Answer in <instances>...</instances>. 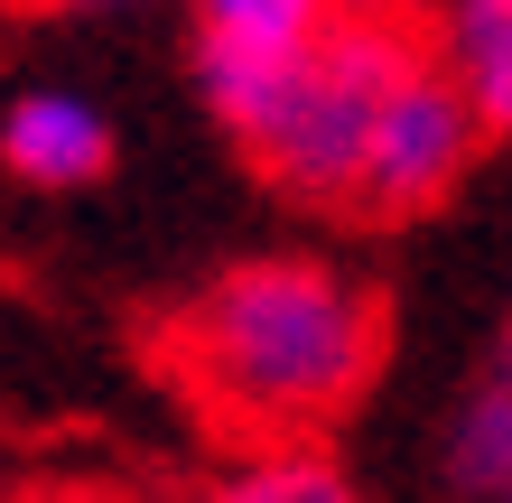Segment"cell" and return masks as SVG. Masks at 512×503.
<instances>
[{
  "instance_id": "6da1fadb",
  "label": "cell",
  "mask_w": 512,
  "mask_h": 503,
  "mask_svg": "<svg viewBox=\"0 0 512 503\" xmlns=\"http://www.w3.org/2000/svg\"><path fill=\"white\" fill-rule=\"evenodd\" d=\"M149 364L187 392L215 448L289 457L317 429H336L382 373V299L345 289L336 271H308V261L233 271L177 317H159Z\"/></svg>"
},
{
  "instance_id": "7a4b0ae2",
  "label": "cell",
  "mask_w": 512,
  "mask_h": 503,
  "mask_svg": "<svg viewBox=\"0 0 512 503\" xmlns=\"http://www.w3.org/2000/svg\"><path fill=\"white\" fill-rule=\"evenodd\" d=\"M429 56H438V19L419 10V0H354L317 47H298L280 66L261 122L243 131L252 168L289 205L345 215L354 187H364V159H373V131H382L391 94H401Z\"/></svg>"
},
{
  "instance_id": "3957f363",
  "label": "cell",
  "mask_w": 512,
  "mask_h": 503,
  "mask_svg": "<svg viewBox=\"0 0 512 503\" xmlns=\"http://www.w3.org/2000/svg\"><path fill=\"white\" fill-rule=\"evenodd\" d=\"M475 140H485V112H475L466 75L447 66V56H429V66H419L401 94H391L382 131H373V159H364V187H354L345 215L373 224V233L419 224V215H429V205L466 177Z\"/></svg>"
},
{
  "instance_id": "277c9868",
  "label": "cell",
  "mask_w": 512,
  "mask_h": 503,
  "mask_svg": "<svg viewBox=\"0 0 512 503\" xmlns=\"http://www.w3.org/2000/svg\"><path fill=\"white\" fill-rule=\"evenodd\" d=\"M0 159H10L19 177H38V187H75V177H103V168H112V140H103V122H94L84 103L38 94V103L10 112Z\"/></svg>"
},
{
  "instance_id": "5b68a950",
  "label": "cell",
  "mask_w": 512,
  "mask_h": 503,
  "mask_svg": "<svg viewBox=\"0 0 512 503\" xmlns=\"http://www.w3.org/2000/svg\"><path fill=\"white\" fill-rule=\"evenodd\" d=\"M354 0H205V56H298Z\"/></svg>"
},
{
  "instance_id": "8992f818",
  "label": "cell",
  "mask_w": 512,
  "mask_h": 503,
  "mask_svg": "<svg viewBox=\"0 0 512 503\" xmlns=\"http://www.w3.org/2000/svg\"><path fill=\"white\" fill-rule=\"evenodd\" d=\"M447 56H457L466 94H475V112H485V140L512 131V0H457Z\"/></svg>"
},
{
  "instance_id": "52a82bcc",
  "label": "cell",
  "mask_w": 512,
  "mask_h": 503,
  "mask_svg": "<svg viewBox=\"0 0 512 503\" xmlns=\"http://www.w3.org/2000/svg\"><path fill=\"white\" fill-rule=\"evenodd\" d=\"M457 494H512V382H494V401H475L457 438Z\"/></svg>"
},
{
  "instance_id": "ba28073f",
  "label": "cell",
  "mask_w": 512,
  "mask_h": 503,
  "mask_svg": "<svg viewBox=\"0 0 512 503\" xmlns=\"http://www.w3.org/2000/svg\"><path fill=\"white\" fill-rule=\"evenodd\" d=\"M224 503H354V494H345V476L317 448H289V457H252V476Z\"/></svg>"
},
{
  "instance_id": "9c48e42d",
  "label": "cell",
  "mask_w": 512,
  "mask_h": 503,
  "mask_svg": "<svg viewBox=\"0 0 512 503\" xmlns=\"http://www.w3.org/2000/svg\"><path fill=\"white\" fill-rule=\"evenodd\" d=\"M503 382H512V336H503Z\"/></svg>"
}]
</instances>
